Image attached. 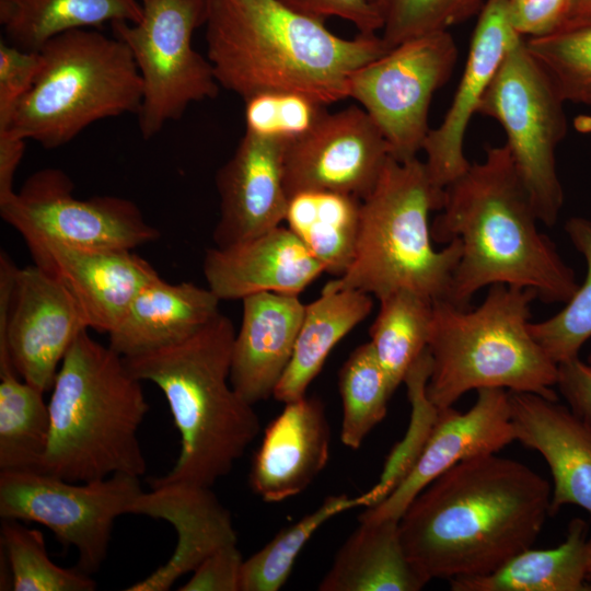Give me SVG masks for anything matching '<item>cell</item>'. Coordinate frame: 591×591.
Returning <instances> with one entry per match:
<instances>
[{
  "mask_svg": "<svg viewBox=\"0 0 591 591\" xmlns=\"http://www.w3.org/2000/svg\"><path fill=\"white\" fill-rule=\"evenodd\" d=\"M551 484L496 453L459 462L399 518L406 555L428 583L488 575L532 547L551 510Z\"/></svg>",
  "mask_w": 591,
  "mask_h": 591,
  "instance_id": "6da1fadb",
  "label": "cell"
},
{
  "mask_svg": "<svg viewBox=\"0 0 591 591\" xmlns=\"http://www.w3.org/2000/svg\"><path fill=\"white\" fill-rule=\"evenodd\" d=\"M431 224L434 242L457 239L461 255L449 300L470 308L474 294L493 285L532 289L545 303H566L576 292L575 273L540 221L506 144L486 148L482 162L443 188Z\"/></svg>",
  "mask_w": 591,
  "mask_h": 591,
  "instance_id": "7a4b0ae2",
  "label": "cell"
},
{
  "mask_svg": "<svg viewBox=\"0 0 591 591\" xmlns=\"http://www.w3.org/2000/svg\"><path fill=\"white\" fill-rule=\"evenodd\" d=\"M204 26L219 85L244 101L289 92L327 106L348 97L356 70L390 50L376 33L339 37L279 0H211Z\"/></svg>",
  "mask_w": 591,
  "mask_h": 591,
  "instance_id": "3957f363",
  "label": "cell"
},
{
  "mask_svg": "<svg viewBox=\"0 0 591 591\" xmlns=\"http://www.w3.org/2000/svg\"><path fill=\"white\" fill-rule=\"evenodd\" d=\"M235 329L221 312L182 343L124 358L138 380L163 393L179 433V453L164 476L150 486L204 487L228 475L260 430L253 405L230 381Z\"/></svg>",
  "mask_w": 591,
  "mask_h": 591,
  "instance_id": "277c9868",
  "label": "cell"
},
{
  "mask_svg": "<svg viewBox=\"0 0 591 591\" xmlns=\"http://www.w3.org/2000/svg\"><path fill=\"white\" fill-rule=\"evenodd\" d=\"M82 332L66 354L48 402L50 429L38 471L70 482L141 477L138 439L149 405L124 358Z\"/></svg>",
  "mask_w": 591,
  "mask_h": 591,
  "instance_id": "5b68a950",
  "label": "cell"
},
{
  "mask_svg": "<svg viewBox=\"0 0 591 591\" xmlns=\"http://www.w3.org/2000/svg\"><path fill=\"white\" fill-rule=\"evenodd\" d=\"M532 289L490 286L476 308L433 301L428 343L431 372L427 395L439 408L471 390L505 389L558 399V366L530 331Z\"/></svg>",
  "mask_w": 591,
  "mask_h": 591,
  "instance_id": "8992f818",
  "label": "cell"
},
{
  "mask_svg": "<svg viewBox=\"0 0 591 591\" xmlns=\"http://www.w3.org/2000/svg\"><path fill=\"white\" fill-rule=\"evenodd\" d=\"M442 202L443 188L432 182L424 161L391 157L361 200L351 265L324 287L360 290L378 300L402 289L431 301L447 299L461 243L454 239L440 251L433 248L429 215Z\"/></svg>",
  "mask_w": 591,
  "mask_h": 591,
  "instance_id": "52a82bcc",
  "label": "cell"
},
{
  "mask_svg": "<svg viewBox=\"0 0 591 591\" xmlns=\"http://www.w3.org/2000/svg\"><path fill=\"white\" fill-rule=\"evenodd\" d=\"M38 53L35 82L3 131L56 149L99 120L138 114L141 77L128 46L116 36L71 30Z\"/></svg>",
  "mask_w": 591,
  "mask_h": 591,
  "instance_id": "ba28073f",
  "label": "cell"
},
{
  "mask_svg": "<svg viewBox=\"0 0 591 591\" xmlns=\"http://www.w3.org/2000/svg\"><path fill=\"white\" fill-rule=\"evenodd\" d=\"M138 23L115 22L113 35L131 51L142 81L137 114L143 139L182 118L188 106L218 95L219 83L207 57L193 46L211 0H139Z\"/></svg>",
  "mask_w": 591,
  "mask_h": 591,
  "instance_id": "9c48e42d",
  "label": "cell"
},
{
  "mask_svg": "<svg viewBox=\"0 0 591 591\" xmlns=\"http://www.w3.org/2000/svg\"><path fill=\"white\" fill-rule=\"evenodd\" d=\"M564 103L521 37L506 55L477 112L502 127L517 172L540 222L547 227L556 223L564 204L555 158L567 130Z\"/></svg>",
  "mask_w": 591,
  "mask_h": 591,
  "instance_id": "30bf717a",
  "label": "cell"
},
{
  "mask_svg": "<svg viewBox=\"0 0 591 591\" xmlns=\"http://www.w3.org/2000/svg\"><path fill=\"white\" fill-rule=\"evenodd\" d=\"M140 477L116 473L70 482L39 471H0V517L39 523L65 547H74L77 568L92 575L107 557L115 520L137 514Z\"/></svg>",
  "mask_w": 591,
  "mask_h": 591,
  "instance_id": "8fae6325",
  "label": "cell"
},
{
  "mask_svg": "<svg viewBox=\"0 0 591 591\" xmlns=\"http://www.w3.org/2000/svg\"><path fill=\"white\" fill-rule=\"evenodd\" d=\"M73 189L63 171L39 170L0 204V216L27 246L53 243L88 250H135L160 237L130 199L109 195L81 199Z\"/></svg>",
  "mask_w": 591,
  "mask_h": 591,
  "instance_id": "7c38bea8",
  "label": "cell"
},
{
  "mask_svg": "<svg viewBox=\"0 0 591 591\" xmlns=\"http://www.w3.org/2000/svg\"><path fill=\"white\" fill-rule=\"evenodd\" d=\"M456 60V43L442 31L403 42L352 73L348 97L376 124L393 159L410 160L422 151L432 96Z\"/></svg>",
  "mask_w": 591,
  "mask_h": 591,
  "instance_id": "4fadbf2b",
  "label": "cell"
},
{
  "mask_svg": "<svg viewBox=\"0 0 591 591\" xmlns=\"http://www.w3.org/2000/svg\"><path fill=\"white\" fill-rule=\"evenodd\" d=\"M89 329L69 290L36 264L19 268L0 252V352L18 375L40 390L53 389L77 337Z\"/></svg>",
  "mask_w": 591,
  "mask_h": 591,
  "instance_id": "5bb4252c",
  "label": "cell"
},
{
  "mask_svg": "<svg viewBox=\"0 0 591 591\" xmlns=\"http://www.w3.org/2000/svg\"><path fill=\"white\" fill-rule=\"evenodd\" d=\"M390 158L382 131L362 107L325 111L305 135L286 144L285 188L289 198L320 190L362 200L374 188Z\"/></svg>",
  "mask_w": 591,
  "mask_h": 591,
  "instance_id": "9a60e30c",
  "label": "cell"
},
{
  "mask_svg": "<svg viewBox=\"0 0 591 591\" xmlns=\"http://www.w3.org/2000/svg\"><path fill=\"white\" fill-rule=\"evenodd\" d=\"M509 392L477 390L475 404L464 413L452 406L439 409L437 421L416 464L381 502L364 508L358 522L397 519L433 479L459 462L497 453L512 441Z\"/></svg>",
  "mask_w": 591,
  "mask_h": 591,
  "instance_id": "2e32d148",
  "label": "cell"
},
{
  "mask_svg": "<svg viewBox=\"0 0 591 591\" xmlns=\"http://www.w3.org/2000/svg\"><path fill=\"white\" fill-rule=\"evenodd\" d=\"M514 30L508 0H486L477 15L466 62L451 105L425 140L424 161L432 182L444 188L461 176L471 162L464 153L468 124L496 77L509 49L521 38Z\"/></svg>",
  "mask_w": 591,
  "mask_h": 591,
  "instance_id": "e0dca14e",
  "label": "cell"
},
{
  "mask_svg": "<svg viewBox=\"0 0 591 591\" xmlns=\"http://www.w3.org/2000/svg\"><path fill=\"white\" fill-rule=\"evenodd\" d=\"M286 142L245 132L233 155L219 169L220 198L215 246H229L285 221L289 197L283 183Z\"/></svg>",
  "mask_w": 591,
  "mask_h": 591,
  "instance_id": "ac0fdd59",
  "label": "cell"
},
{
  "mask_svg": "<svg viewBox=\"0 0 591 591\" xmlns=\"http://www.w3.org/2000/svg\"><path fill=\"white\" fill-rule=\"evenodd\" d=\"M34 264L54 275L72 294L89 326L108 334L131 301L160 277L134 250H88L60 244L27 246Z\"/></svg>",
  "mask_w": 591,
  "mask_h": 591,
  "instance_id": "d6986e66",
  "label": "cell"
},
{
  "mask_svg": "<svg viewBox=\"0 0 591 591\" xmlns=\"http://www.w3.org/2000/svg\"><path fill=\"white\" fill-rule=\"evenodd\" d=\"M508 392L515 441L537 451L549 467V515L567 505L591 515V427L558 399Z\"/></svg>",
  "mask_w": 591,
  "mask_h": 591,
  "instance_id": "ffe728a7",
  "label": "cell"
},
{
  "mask_svg": "<svg viewBox=\"0 0 591 591\" xmlns=\"http://www.w3.org/2000/svg\"><path fill=\"white\" fill-rule=\"evenodd\" d=\"M202 273L220 300H242L258 292L299 296L325 269L288 227L279 225L229 246L208 248Z\"/></svg>",
  "mask_w": 591,
  "mask_h": 591,
  "instance_id": "44dd1931",
  "label": "cell"
},
{
  "mask_svg": "<svg viewBox=\"0 0 591 591\" xmlns=\"http://www.w3.org/2000/svg\"><path fill=\"white\" fill-rule=\"evenodd\" d=\"M331 429L323 403L303 396L285 404L265 429L248 474L254 494L280 502L303 490L329 459Z\"/></svg>",
  "mask_w": 591,
  "mask_h": 591,
  "instance_id": "7402d4cb",
  "label": "cell"
},
{
  "mask_svg": "<svg viewBox=\"0 0 591 591\" xmlns=\"http://www.w3.org/2000/svg\"><path fill=\"white\" fill-rule=\"evenodd\" d=\"M143 491L137 514L169 522L177 542L169 560L128 591H165L218 548L237 543L230 511L211 487L166 484Z\"/></svg>",
  "mask_w": 591,
  "mask_h": 591,
  "instance_id": "603a6c76",
  "label": "cell"
},
{
  "mask_svg": "<svg viewBox=\"0 0 591 591\" xmlns=\"http://www.w3.org/2000/svg\"><path fill=\"white\" fill-rule=\"evenodd\" d=\"M304 310L294 294L258 292L242 299L230 381L247 403L274 395L292 357Z\"/></svg>",
  "mask_w": 591,
  "mask_h": 591,
  "instance_id": "cb8c5ba5",
  "label": "cell"
},
{
  "mask_svg": "<svg viewBox=\"0 0 591 591\" xmlns=\"http://www.w3.org/2000/svg\"><path fill=\"white\" fill-rule=\"evenodd\" d=\"M220 301L208 287L158 277L139 291L107 334L109 346L128 358L182 343L220 313Z\"/></svg>",
  "mask_w": 591,
  "mask_h": 591,
  "instance_id": "d4e9b609",
  "label": "cell"
},
{
  "mask_svg": "<svg viewBox=\"0 0 591 591\" xmlns=\"http://www.w3.org/2000/svg\"><path fill=\"white\" fill-rule=\"evenodd\" d=\"M397 519L359 522L318 584L321 591H419L427 582L404 549Z\"/></svg>",
  "mask_w": 591,
  "mask_h": 591,
  "instance_id": "484cf974",
  "label": "cell"
},
{
  "mask_svg": "<svg viewBox=\"0 0 591 591\" xmlns=\"http://www.w3.org/2000/svg\"><path fill=\"white\" fill-rule=\"evenodd\" d=\"M589 555V524L573 518L557 547H530L488 575L455 578L449 584L452 591H591Z\"/></svg>",
  "mask_w": 591,
  "mask_h": 591,
  "instance_id": "4316f807",
  "label": "cell"
},
{
  "mask_svg": "<svg viewBox=\"0 0 591 591\" xmlns=\"http://www.w3.org/2000/svg\"><path fill=\"white\" fill-rule=\"evenodd\" d=\"M372 304L363 291L324 287L305 304L292 357L273 396L283 404L305 396L332 349L370 314Z\"/></svg>",
  "mask_w": 591,
  "mask_h": 591,
  "instance_id": "83f0119b",
  "label": "cell"
},
{
  "mask_svg": "<svg viewBox=\"0 0 591 591\" xmlns=\"http://www.w3.org/2000/svg\"><path fill=\"white\" fill-rule=\"evenodd\" d=\"M142 14L139 0H0L2 38L31 51L68 31L138 23Z\"/></svg>",
  "mask_w": 591,
  "mask_h": 591,
  "instance_id": "f1b7e54d",
  "label": "cell"
},
{
  "mask_svg": "<svg viewBox=\"0 0 591 591\" xmlns=\"http://www.w3.org/2000/svg\"><path fill=\"white\" fill-rule=\"evenodd\" d=\"M361 199L334 192H303L289 198L285 221L325 273L343 276L352 263Z\"/></svg>",
  "mask_w": 591,
  "mask_h": 591,
  "instance_id": "f546056e",
  "label": "cell"
},
{
  "mask_svg": "<svg viewBox=\"0 0 591 591\" xmlns=\"http://www.w3.org/2000/svg\"><path fill=\"white\" fill-rule=\"evenodd\" d=\"M43 395L11 363L0 364V471H38L50 429Z\"/></svg>",
  "mask_w": 591,
  "mask_h": 591,
  "instance_id": "4dcf8cb0",
  "label": "cell"
},
{
  "mask_svg": "<svg viewBox=\"0 0 591 591\" xmlns=\"http://www.w3.org/2000/svg\"><path fill=\"white\" fill-rule=\"evenodd\" d=\"M380 301L369 334L370 344L395 392L428 348L433 301L410 290L394 291Z\"/></svg>",
  "mask_w": 591,
  "mask_h": 591,
  "instance_id": "1f68e13d",
  "label": "cell"
},
{
  "mask_svg": "<svg viewBox=\"0 0 591 591\" xmlns=\"http://www.w3.org/2000/svg\"><path fill=\"white\" fill-rule=\"evenodd\" d=\"M368 506L366 493L356 497L344 494L327 497L313 512L283 529L244 559L241 591H278L288 580L304 545L324 523L344 511Z\"/></svg>",
  "mask_w": 591,
  "mask_h": 591,
  "instance_id": "d6a6232c",
  "label": "cell"
},
{
  "mask_svg": "<svg viewBox=\"0 0 591 591\" xmlns=\"http://www.w3.org/2000/svg\"><path fill=\"white\" fill-rule=\"evenodd\" d=\"M338 390L343 403L340 439L347 448L357 450L384 419L394 394L370 341L354 349L344 362Z\"/></svg>",
  "mask_w": 591,
  "mask_h": 591,
  "instance_id": "836d02e7",
  "label": "cell"
},
{
  "mask_svg": "<svg viewBox=\"0 0 591 591\" xmlns=\"http://www.w3.org/2000/svg\"><path fill=\"white\" fill-rule=\"evenodd\" d=\"M565 231L584 257L586 278L557 314L530 323L533 338L557 366L578 358L581 347L591 338V221L572 217Z\"/></svg>",
  "mask_w": 591,
  "mask_h": 591,
  "instance_id": "e575fe53",
  "label": "cell"
},
{
  "mask_svg": "<svg viewBox=\"0 0 591 591\" xmlns=\"http://www.w3.org/2000/svg\"><path fill=\"white\" fill-rule=\"evenodd\" d=\"M1 547L15 591H92L96 583L90 575L56 565L48 556L43 534L14 519H2Z\"/></svg>",
  "mask_w": 591,
  "mask_h": 591,
  "instance_id": "d590c367",
  "label": "cell"
},
{
  "mask_svg": "<svg viewBox=\"0 0 591 591\" xmlns=\"http://www.w3.org/2000/svg\"><path fill=\"white\" fill-rule=\"evenodd\" d=\"M524 43L564 102L591 105V21L568 23Z\"/></svg>",
  "mask_w": 591,
  "mask_h": 591,
  "instance_id": "8d00e7d4",
  "label": "cell"
},
{
  "mask_svg": "<svg viewBox=\"0 0 591 591\" xmlns=\"http://www.w3.org/2000/svg\"><path fill=\"white\" fill-rule=\"evenodd\" d=\"M431 363L427 348L404 379L410 404L408 427L403 439L394 445L386 457L378 483L366 491L369 507L381 502L402 483L416 464L430 437L439 415V408L427 395Z\"/></svg>",
  "mask_w": 591,
  "mask_h": 591,
  "instance_id": "74e56055",
  "label": "cell"
},
{
  "mask_svg": "<svg viewBox=\"0 0 591 591\" xmlns=\"http://www.w3.org/2000/svg\"><path fill=\"white\" fill-rule=\"evenodd\" d=\"M389 49L478 15L486 0H369Z\"/></svg>",
  "mask_w": 591,
  "mask_h": 591,
  "instance_id": "f35d334b",
  "label": "cell"
},
{
  "mask_svg": "<svg viewBox=\"0 0 591 591\" xmlns=\"http://www.w3.org/2000/svg\"><path fill=\"white\" fill-rule=\"evenodd\" d=\"M245 102V132L285 141L305 135L325 112V106L289 92H268Z\"/></svg>",
  "mask_w": 591,
  "mask_h": 591,
  "instance_id": "ab89813d",
  "label": "cell"
},
{
  "mask_svg": "<svg viewBox=\"0 0 591 591\" xmlns=\"http://www.w3.org/2000/svg\"><path fill=\"white\" fill-rule=\"evenodd\" d=\"M40 67L38 51L15 47L0 40V131L7 130L22 102L31 91Z\"/></svg>",
  "mask_w": 591,
  "mask_h": 591,
  "instance_id": "60d3db41",
  "label": "cell"
},
{
  "mask_svg": "<svg viewBox=\"0 0 591 591\" xmlns=\"http://www.w3.org/2000/svg\"><path fill=\"white\" fill-rule=\"evenodd\" d=\"M244 559L237 543L224 545L206 557L181 591H241Z\"/></svg>",
  "mask_w": 591,
  "mask_h": 591,
  "instance_id": "b9f144b4",
  "label": "cell"
},
{
  "mask_svg": "<svg viewBox=\"0 0 591 591\" xmlns=\"http://www.w3.org/2000/svg\"><path fill=\"white\" fill-rule=\"evenodd\" d=\"M514 30L524 38L540 37L566 25L570 0H508Z\"/></svg>",
  "mask_w": 591,
  "mask_h": 591,
  "instance_id": "7bdbcfd3",
  "label": "cell"
},
{
  "mask_svg": "<svg viewBox=\"0 0 591 591\" xmlns=\"http://www.w3.org/2000/svg\"><path fill=\"white\" fill-rule=\"evenodd\" d=\"M288 8L324 22L336 16L352 23L361 34H374L381 22L369 0H279Z\"/></svg>",
  "mask_w": 591,
  "mask_h": 591,
  "instance_id": "ee69618b",
  "label": "cell"
},
{
  "mask_svg": "<svg viewBox=\"0 0 591 591\" xmlns=\"http://www.w3.org/2000/svg\"><path fill=\"white\" fill-rule=\"evenodd\" d=\"M556 386L568 407L591 427V366L579 357L559 363Z\"/></svg>",
  "mask_w": 591,
  "mask_h": 591,
  "instance_id": "f6af8a7d",
  "label": "cell"
},
{
  "mask_svg": "<svg viewBox=\"0 0 591 591\" xmlns=\"http://www.w3.org/2000/svg\"><path fill=\"white\" fill-rule=\"evenodd\" d=\"M25 147L26 140L7 131L0 132V204L15 193L14 178Z\"/></svg>",
  "mask_w": 591,
  "mask_h": 591,
  "instance_id": "bcb514c9",
  "label": "cell"
},
{
  "mask_svg": "<svg viewBox=\"0 0 591 591\" xmlns=\"http://www.w3.org/2000/svg\"><path fill=\"white\" fill-rule=\"evenodd\" d=\"M587 21H591V0H570V18L568 23Z\"/></svg>",
  "mask_w": 591,
  "mask_h": 591,
  "instance_id": "7dc6e473",
  "label": "cell"
},
{
  "mask_svg": "<svg viewBox=\"0 0 591 591\" xmlns=\"http://www.w3.org/2000/svg\"><path fill=\"white\" fill-rule=\"evenodd\" d=\"M587 582L591 584V536H590V555H589V565L587 570Z\"/></svg>",
  "mask_w": 591,
  "mask_h": 591,
  "instance_id": "c3c4849f",
  "label": "cell"
},
{
  "mask_svg": "<svg viewBox=\"0 0 591 591\" xmlns=\"http://www.w3.org/2000/svg\"><path fill=\"white\" fill-rule=\"evenodd\" d=\"M587 362L591 366V352H590V355H589V357H588V361H587Z\"/></svg>",
  "mask_w": 591,
  "mask_h": 591,
  "instance_id": "681fc988",
  "label": "cell"
}]
</instances>
